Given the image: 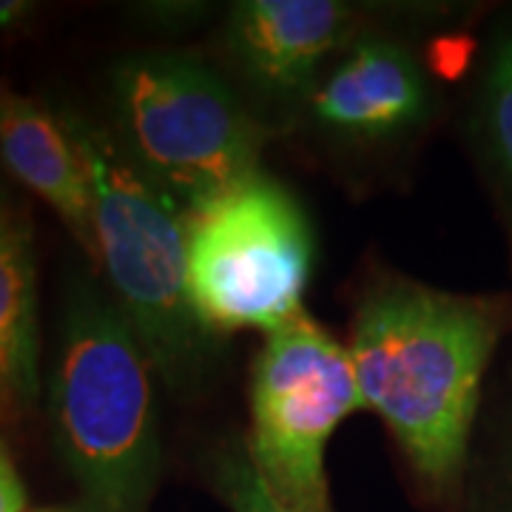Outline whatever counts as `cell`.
I'll return each mask as SVG.
<instances>
[{
    "mask_svg": "<svg viewBox=\"0 0 512 512\" xmlns=\"http://www.w3.org/2000/svg\"><path fill=\"white\" fill-rule=\"evenodd\" d=\"M512 330V293H450L387 279L362 299L350 362L362 407L379 413L436 495L464 476L484 373Z\"/></svg>",
    "mask_w": 512,
    "mask_h": 512,
    "instance_id": "1",
    "label": "cell"
},
{
    "mask_svg": "<svg viewBox=\"0 0 512 512\" xmlns=\"http://www.w3.org/2000/svg\"><path fill=\"white\" fill-rule=\"evenodd\" d=\"M60 120L92 183L94 259L154 370L188 396L214 359V333L188 285V217L109 131L69 111Z\"/></svg>",
    "mask_w": 512,
    "mask_h": 512,
    "instance_id": "2",
    "label": "cell"
},
{
    "mask_svg": "<svg viewBox=\"0 0 512 512\" xmlns=\"http://www.w3.org/2000/svg\"><path fill=\"white\" fill-rule=\"evenodd\" d=\"M154 365L117 305L77 285L63 313L57 447L94 512H143L160 476Z\"/></svg>",
    "mask_w": 512,
    "mask_h": 512,
    "instance_id": "3",
    "label": "cell"
},
{
    "mask_svg": "<svg viewBox=\"0 0 512 512\" xmlns=\"http://www.w3.org/2000/svg\"><path fill=\"white\" fill-rule=\"evenodd\" d=\"M114 94L128 154L185 217L259 174L262 128L197 57H128Z\"/></svg>",
    "mask_w": 512,
    "mask_h": 512,
    "instance_id": "4",
    "label": "cell"
},
{
    "mask_svg": "<svg viewBox=\"0 0 512 512\" xmlns=\"http://www.w3.org/2000/svg\"><path fill=\"white\" fill-rule=\"evenodd\" d=\"M311 265V225L262 171L188 217V285L211 333L288 325L302 313Z\"/></svg>",
    "mask_w": 512,
    "mask_h": 512,
    "instance_id": "5",
    "label": "cell"
},
{
    "mask_svg": "<svg viewBox=\"0 0 512 512\" xmlns=\"http://www.w3.org/2000/svg\"><path fill=\"white\" fill-rule=\"evenodd\" d=\"M362 407L345 345L302 311L268 333L254 365L248 458L293 512H333L325 450L333 430Z\"/></svg>",
    "mask_w": 512,
    "mask_h": 512,
    "instance_id": "6",
    "label": "cell"
},
{
    "mask_svg": "<svg viewBox=\"0 0 512 512\" xmlns=\"http://www.w3.org/2000/svg\"><path fill=\"white\" fill-rule=\"evenodd\" d=\"M353 32V12L336 0H245L234 6L228 43L265 92L308 89L319 63Z\"/></svg>",
    "mask_w": 512,
    "mask_h": 512,
    "instance_id": "7",
    "label": "cell"
},
{
    "mask_svg": "<svg viewBox=\"0 0 512 512\" xmlns=\"http://www.w3.org/2000/svg\"><path fill=\"white\" fill-rule=\"evenodd\" d=\"M319 126L356 140H384L416 126L430 92L413 55L390 40H365L328 74L311 100Z\"/></svg>",
    "mask_w": 512,
    "mask_h": 512,
    "instance_id": "8",
    "label": "cell"
},
{
    "mask_svg": "<svg viewBox=\"0 0 512 512\" xmlns=\"http://www.w3.org/2000/svg\"><path fill=\"white\" fill-rule=\"evenodd\" d=\"M0 160L9 174L55 208L74 239L94 251V197L69 128L32 97L0 86Z\"/></svg>",
    "mask_w": 512,
    "mask_h": 512,
    "instance_id": "9",
    "label": "cell"
},
{
    "mask_svg": "<svg viewBox=\"0 0 512 512\" xmlns=\"http://www.w3.org/2000/svg\"><path fill=\"white\" fill-rule=\"evenodd\" d=\"M37 282L29 222L0 197V421L37 402Z\"/></svg>",
    "mask_w": 512,
    "mask_h": 512,
    "instance_id": "10",
    "label": "cell"
},
{
    "mask_svg": "<svg viewBox=\"0 0 512 512\" xmlns=\"http://www.w3.org/2000/svg\"><path fill=\"white\" fill-rule=\"evenodd\" d=\"M478 131L487 163L512 205V20L495 32L478 92Z\"/></svg>",
    "mask_w": 512,
    "mask_h": 512,
    "instance_id": "11",
    "label": "cell"
},
{
    "mask_svg": "<svg viewBox=\"0 0 512 512\" xmlns=\"http://www.w3.org/2000/svg\"><path fill=\"white\" fill-rule=\"evenodd\" d=\"M214 481L217 493L234 512H293L268 490V484L256 473L254 461L248 458V450H228L217 461Z\"/></svg>",
    "mask_w": 512,
    "mask_h": 512,
    "instance_id": "12",
    "label": "cell"
},
{
    "mask_svg": "<svg viewBox=\"0 0 512 512\" xmlns=\"http://www.w3.org/2000/svg\"><path fill=\"white\" fill-rule=\"evenodd\" d=\"M23 510H26V490H23V481H20L9 447L0 439V512Z\"/></svg>",
    "mask_w": 512,
    "mask_h": 512,
    "instance_id": "13",
    "label": "cell"
},
{
    "mask_svg": "<svg viewBox=\"0 0 512 512\" xmlns=\"http://www.w3.org/2000/svg\"><path fill=\"white\" fill-rule=\"evenodd\" d=\"M29 3H23V0H0V29H6V26H12V23H18L29 15Z\"/></svg>",
    "mask_w": 512,
    "mask_h": 512,
    "instance_id": "14",
    "label": "cell"
},
{
    "mask_svg": "<svg viewBox=\"0 0 512 512\" xmlns=\"http://www.w3.org/2000/svg\"><path fill=\"white\" fill-rule=\"evenodd\" d=\"M40 512H60V510H40Z\"/></svg>",
    "mask_w": 512,
    "mask_h": 512,
    "instance_id": "15",
    "label": "cell"
}]
</instances>
